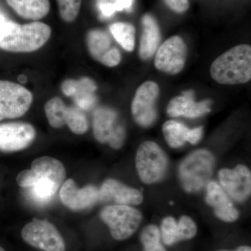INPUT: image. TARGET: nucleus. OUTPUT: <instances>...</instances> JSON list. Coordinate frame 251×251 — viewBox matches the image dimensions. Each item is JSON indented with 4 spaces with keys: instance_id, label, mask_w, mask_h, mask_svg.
I'll return each mask as SVG.
<instances>
[{
    "instance_id": "1",
    "label": "nucleus",
    "mask_w": 251,
    "mask_h": 251,
    "mask_svg": "<svg viewBox=\"0 0 251 251\" xmlns=\"http://www.w3.org/2000/svg\"><path fill=\"white\" fill-rule=\"evenodd\" d=\"M51 36L44 23L20 25L4 20L0 23V49L11 52H31L43 47Z\"/></svg>"
},
{
    "instance_id": "2",
    "label": "nucleus",
    "mask_w": 251,
    "mask_h": 251,
    "mask_svg": "<svg viewBox=\"0 0 251 251\" xmlns=\"http://www.w3.org/2000/svg\"><path fill=\"white\" fill-rule=\"evenodd\" d=\"M210 74L221 85L247 83L251 79V46H236L220 55L211 64Z\"/></svg>"
},
{
    "instance_id": "3",
    "label": "nucleus",
    "mask_w": 251,
    "mask_h": 251,
    "mask_svg": "<svg viewBox=\"0 0 251 251\" xmlns=\"http://www.w3.org/2000/svg\"><path fill=\"white\" fill-rule=\"evenodd\" d=\"M215 158L206 150L190 153L179 167V177L183 188L188 193H198L209 182L214 171Z\"/></svg>"
},
{
    "instance_id": "4",
    "label": "nucleus",
    "mask_w": 251,
    "mask_h": 251,
    "mask_svg": "<svg viewBox=\"0 0 251 251\" xmlns=\"http://www.w3.org/2000/svg\"><path fill=\"white\" fill-rule=\"evenodd\" d=\"M100 219L110 228V234L117 241L131 237L139 228L143 215L138 209L128 205L113 204L104 208Z\"/></svg>"
},
{
    "instance_id": "5",
    "label": "nucleus",
    "mask_w": 251,
    "mask_h": 251,
    "mask_svg": "<svg viewBox=\"0 0 251 251\" xmlns=\"http://www.w3.org/2000/svg\"><path fill=\"white\" fill-rule=\"evenodd\" d=\"M168 160L159 145L145 141L140 145L135 156V166L140 179L145 184L160 181L166 174Z\"/></svg>"
},
{
    "instance_id": "6",
    "label": "nucleus",
    "mask_w": 251,
    "mask_h": 251,
    "mask_svg": "<svg viewBox=\"0 0 251 251\" xmlns=\"http://www.w3.org/2000/svg\"><path fill=\"white\" fill-rule=\"evenodd\" d=\"M44 110L49 125L54 128L67 125L77 135L84 134L88 130V120L83 110L77 106H67L59 97L46 102Z\"/></svg>"
},
{
    "instance_id": "7",
    "label": "nucleus",
    "mask_w": 251,
    "mask_h": 251,
    "mask_svg": "<svg viewBox=\"0 0 251 251\" xmlns=\"http://www.w3.org/2000/svg\"><path fill=\"white\" fill-rule=\"evenodd\" d=\"M23 241L39 250L65 251L66 244L57 227L46 220L33 219L21 232Z\"/></svg>"
},
{
    "instance_id": "8",
    "label": "nucleus",
    "mask_w": 251,
    "mask_h": 251,
    "mask_svg": "<svg viewBox=\"0 0 251 251\" xmlns=\"http://www.w3.org/2000/svg\"><path fill=\"white\" fill-rule=\"evenodd\" d=\"M93 132L97 141L108 143L115 150L121 148L125 143V126L119 121L117 112L108 107H100L94 111Z\"/></svg>"
},
{
    "instance_id": "9",
    "label": "nucleus",
    "mask_w": 251,
    "mask_h": 251,
    "mask_svg": "<svg viewBox=\"0 0 251 251\" xmlns=\"http://www.w3.org/2000/svg\"><path fill=\"white\" fill-rule=\"evenodd\" d=\"M33 101L32 94L20 84L0 80V121L23 116Z\"/></svg>"
},
{
    "instance_id": "10",
    "label": "nucleus",
    "mask_w": 251,
    "mask_h": 251,
    "mask_svg": "<svg viewBox=\"0 0 251 251\" xmlns=\"http://www.w3.org/2000/svg\"><path fill=\"white\" fill-rule=\"evenodd\" d=\"M159 94V87L153 81H146L137 89L131 103V113L135 122L141 126H150L156 122V103Z\"/></svg>"
},
{
    "instance_id": "11",
    "label": "nucleus",
    "mask_w": 251,
    "mask_h": 251,
    "mask_svg": "<svg viewBox=\"0 0 251 251\" xmlns=\"http://www.w3.org/2000/svg\"><path fill=\"white\" fill-rule=\"evenodd\" d=\"M187 57V46L184 39L173 36L167 39L156 51L155 67L158 70L176 75L183 70Z\"/></svg>"
},
{
    "instance_id": "12",
    "label": "nucleus",
    "mask_w": 251,
    "mask_h": 251,
    "mask_svg": "<svg viewBox=\"0 0 251 251\" xmlns=\"http://www.w3.org/2000/svg\"><path fill=\"white\" fill-rule=\"evenodd\" d=\"M36 138L32 125L23 122L0 124V151L14 152L29 147Z\"/></svg>"
},
{
    "instance_id": "13",
    "label": "nucleus",
    "mask_w": 251,
    "mask_h": 251,
    "mask_svg": "<svg viewBox=\"0 0 251 251\" xmlns=\"http://www.w3.org/2000/svg\"><path fill=\"white\" fill-rule=\"evenodd\" d=\"M86 43L91 56L100 64L114 67L121 62V52L113 46L111 38L105 31L99 29L89 31Z\"/></svg>"
},
{
    "instance_id": "14",
    "label": "nucleus",
    "mask_w": 251,
    "mask_h": 251,
    "mask_svg": "<svg viewBox=\"0 0 251 251\" xmlns=\"http://www.w3.org/2000/svg\"><path fill=\"white\" fill-rule=\"evenodd\" d=\"M219 177L225 192L237 202H244L250 196L251 174L247 167L238 165L233 170L222 169Z\"/></svg>"
},
{
    "instance_id": "15",
    "label": "nucleus",
    "mask_w": 251,
    "mask_h": 251,
    "mask_svg": "<svg viewBox=\"0 0 251 251\" xmlns=\"http://www.w3.org/2000/svg\"><path fill=\"white\" fill-rule=\"evenodd\" d=\"M61 201L69 209L82 210L93 206L99 201V189L89 185L79 188L72 179L64 181L59 191Z\"/></svg>"
},
{
    "instance_id": "16",
    "label": "nucleus",
    "mask_w": 251,
    "mask_h": 251,
    "mask_svg": "<svg viewBox=\"0 0 251 251\" xmlns=\"http://www.w3.org/2000/svg\"><path fill=\"white\" fill-rule=\"evenodd\" d=\"M99 201L122 205H138L143 202V196L138 190L126 186L117 180L109 179L99 189Z\"/></svg>"
},
{
    "instance_id": "17",
    "label": "nucleus",
    "mask_w": 251,
    "mask_h": 251,
    "mask_svg": "<svg viewBox=\"0 0 251 251\" xmlns=\"http://www.w3.org/2000/svg\"><path fill=\"white\" fill-rule=\"evenodd\" d=\"M62 89L64 94L72 97L77 107L83 111L91 110L97 104L95 92L97 86L90 77H84L79 80L68 79L63 82Z\"/></svg>"
},
{
    "instance_id": "18",
    "label": "nucleus",
    "mask_w": 251,
    "mask_h": 251,
    "mask_svg": "<svg viewBox=\"0 0 251 251\" xmlns=\"http://www.w3.org/2000/svg\"><path fill=\"white\" fill-rule=\"evenodd\" d=\"M211 101L209 99L196 102L193 90L185 91L182 95L172 99L167 107L168 115L173 117L183 116L197 118L210 112Z\"/></svg>"
},
{
    "instance_id": "19",
    "label": "nucleus",
    "mask_w": 251,
    "mask_h": 251,
    "mask_svg": "<svg viewBox=\"0 0 251 251\" xmlns=\"http://www.w3.org/2000/svg\"><path fill=\"white\" fill-rule=\"evenodd\" d=\"M206 202L214 208L216 216L224 222H234L239 218V212L227 193L215 181L206 185Z\"/></svg>"
},
{
    "instance_id": "20",
    "label": "nucleus",
    "mask_w": 251,
    "mask_h": 251,
    "mask_svg": "<svg viewBox=\"0 0 251 251\" xmlns=\"http://www.w3.org/2000/svg\"><path fill=\"white\" fill-rule=\"evenodd\" d=\"M142 27L139 54L140 58L145 61L156 53L161 42V32L156 20L150 14L144 15Z\"/></svg>"
},
{
    "instance_id": "21",
    "label": "nucleus",
    "mask_w": 251,
    "mask_h": 251,
    "mask_svg": "<svg viewBox=\"0 0 251 251\" xmlns=\"http://www.w3.org/2000/svg\"><path fill=\"white\" fill-rule=\"evenodd\" d=\"M33 170L39 177L52 181L60 188L67 176L64 165L58 160L50 156L36 158L31 165Z\"/></svg>"
},
{
    "instance_id": "22",
    "label": "nucleus",
    "mask_w": 251,
    "mask_h": 251,
    "mask_svg": "<svg viewBox=\"0 0 251 251\" xmlns=\"http://www.w3.org/2000/svg\"><path fill=\"white\" fill-rule=\"evenodd\" d=\"M7 4L21 17L39 21L49 14V0H6Z\"/></svg>"
},
{
    "instance_id": "23",
    "label": "nucleus",
    "mask_w": 251,
    "mask_h": 251,
    "mask_svg": "<svg viewBox=\"0 0 251 251\" xmlns=\"http://www.w3.org/2000/svg\"><path fill=\"white\" fill-rule=\"evenodd\" d=\"M59 188L50 180L39 177V181L34 186L25 189L31 201L39 204H46L52 201Z\"/></svg>"
},
{
    "instance_id": "24",
    "label": "nucleus",
    "mask_w": 251,
    "mask_h": 251,
    "mask_svg": "<svg viewBox=\"0 0 251 251\" xmlns=\"http://www.w3.org/2000/svg\"><path fill=\"white\" fill-rule=\"evenodd\" d=\"M110 31L119 44L128 52L134 50L135 29L133 25L126 23H115L110 26Z\"/></svg>"
},
{
    "instance_id": "25",
    "label": "nucleus",
    "mask_w": 251,
    "mask_h": 251,
    "mask_svg": "<svg viewBox=\"0 0 251 251\" xmlns=\"http://www.w3.org/2000/svg\"><path fill=\"white\" fill-rule=\"evenodd\" d=\"M188 127L179 122L170 120L163 126L165 139L170 147L179 148L187 141Z\"/></svg>"
},
{
    "instance_id": "26",
    "label": "nucleus",
    "mask_w": 251,
    "mask_h": 251,
    "mask_svg": "<svg viewBox=\"0 0 251 251\" xmlns=\"http://www.w3.org/2000/svg\"><path fill=\"white\" fill-rule=\"evenodd\" d=\"M161 240V232L155 225H149L144 227L140 234L144 251H166Z\"/></svg>"
},
{
    "instance_id": "27",
    "label": "nucleus",
    "mask_w": 251,
    "mask_h": 251,
    "mask_svg": "<svg viewBox=\"0 0 251 251\" xmlns=\"http://www.w3.org/2000/svg\"><path fill=\"white\" fill-rule=\"evenodd\" d=\"M162 240L168 246H172L179 242L177 223L171 216L165 218L161 227Z\"/></svg>"
},
{
    "instance_id": "28",
    "label": "nucleus",
    "mask_w": 251,
    "mask_h": 251,
    "mask_svg": "<svg viewBox=\"0 0 251 251\" xmlns=\"http://www.w3.org/2000/svg\"><path fill=\"white\" fill-rule=\"evenodd\" d=\"M59 12L63 21L72 23L80 12L82 0H57Z\"/></svg>"
},
{
    "instance_id": "29",
    "label": "nucleus",
    "mask_w": 251,
    "mask_h": 251,
    "mask_svg": "<svg viewBox=\"0 0 251 251\" xmlns=\"http://www.w3.org/2000/svg\"><path fill=\"white\" fill-rule=\"evenodd\" d=\"M177 226L179 242L193 239L197 234L198 227L196 223L187 216H183L180 218Z\"/></svg>"
},
{
    "instance_id": "30",
    "label": "nucleus",
    "mask_w": 251,
    "mask_h": 251,
    "mask_svg": "<svg viewBox=\"0 0 251 251\" xmlns=\"http://www.w3.org/2000/svg\"><path fill=\"white\" fill-rule=\"evenodd\" d=\"M39 175L33 170H25L18 175L16 181L18 186L21 188H27L34 186L39 181Z\"/></svg>"
},
{
    "instance_id": "31",
    "label": "nucleus",
    "mask_w": 251,
    "mask_h": 251,
    "mask_svg": "<svg viewBox=\"0 0 251 251\" xmlns=\"http://www.w3.org/2000/svg\"><path fill=\"white\" fill-rule=\"evenodd\" d=\"M167 6L175 12L181 14L189 8V0H163Z\"/></svg>"
},
{
    "instance_id": "32",
    "label": "nucleus",
    "mask_w": 251,
    "mask_h": 251,
    "mask_svg": "<svg viewBox=\"0 0 251 251\" xmlns=\"http://www.w3.org/2000/svg\"><path fill=\"white\" fill-rule=\"evenodd\" d=\"M203 135V127H197L192 130H188L187 141L188 143L196 145L202 138Z\"/></svg>"
},
{
    "instance_id": "33",
    "label": "nucleus",
    "mask_w": 251,
    "mask_h": 251,
    "mask_svg": "<svg viewBox=\"0 0 251 251\" xmlns=\"http://www.w3.org/2000/svg\"><path fill=\"white\" fill-rule=\"evenodd\" d=\"M134 0H115L114 4L116 6L117 11L123 10H130Z\"/></svg>"
},
{
    "instance_id": "34",
    "label": "nucleus",
    "mask_w": 251,
    "mask_h": 251,
    "mask_svg": "<svg viewBox=\"0 0 251 251\" xmlns=\"http://www.w3.org/2000/svg\"><path fill=\"white\" fill-rule=\"evenodd\" d=\"M219 251H251V249L250 247H247V246H242L234 251L221 250Z\"/></svg>"
},
{
    "instance_id": "35",
    "label": "nucleus",
    "mask_w": 251,
    "mask_h": 251,
    "mask_svg": "<svg viewBox=\"0 0 251 251\" xmlns=\"http://www.w3.org/2000/svg\"><path fill=\"white\" fill-rule=\"evenodd\" d=\"M18 80H19L20 82H25L26 80H27V77L25 76V75H20L19 77H18Z\"/></svg>"
},
{
    "instance_id": "36",
    "label": "nucleus",
    "mask_w": 251,
    "mask_h": 251,
    "mask_svg": "<svg viewBox=\"0 0 251 251\" xmlns=\"http://www.w3.org/2000/svg\"><path fill=\"white\" fill-rule=\"evenodd\" d=\"M4 20H6V18H5V17H4L2 15L0 14V23L2 22V21H4Z\"/></svg>"
},
{
    "instance_id": "37",
    "label": "nucleus",
    "mask_w": 251,
    "mask_h": 251,
    "mask_svg": "<svg viewBox=\"0 0 251 251\" xmlns=\"http://www.w3.org/2000/svg\"><path fill=\"white\" fill-rule=\"evenodd\" d=\"M0 251H5V250L2 247H0Z\"/></svg>"
}]
</instances>
